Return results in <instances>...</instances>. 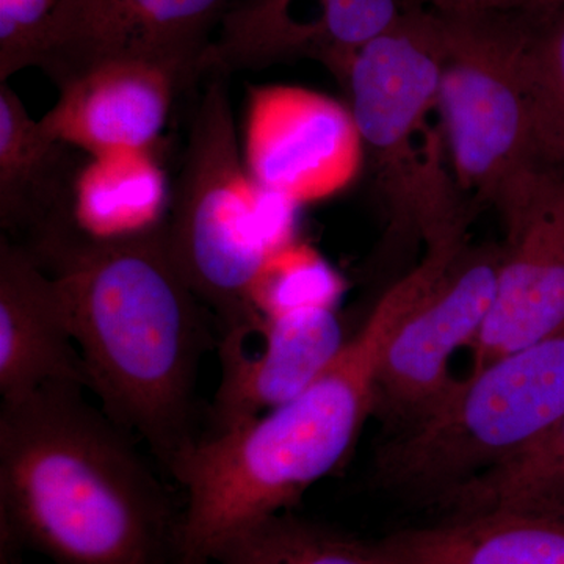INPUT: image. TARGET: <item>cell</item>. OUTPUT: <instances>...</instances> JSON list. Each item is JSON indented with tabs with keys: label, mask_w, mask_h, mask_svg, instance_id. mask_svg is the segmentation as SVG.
<instances>
[{
	"label": "cell",
	"mask_w": 564,
	"mask_h": 564,
	"mask_svg": "<svg viewBox=\"0 0 564 564\" xmlns=\"http://www.w3.org/2000/svg\"><path fill=\"white\" fill-rule=\"evenodd\" d=\"M25 248L57 284L88 391L170 470L202 436L196 381L218 326L177 265L165 221L117 237L76 225Z\"/></svg>",
	"instance_id": "obj_1"
},
{
	"label": "cell",
	"mask_w": 564,
	"mask_h": 564,
	"mask_svg": "<svg viewBox=\"0 0 564 564\" xmlns=\"http://www.w3.org/2000/svg\"><path fill=\"white\" fill-rule=\"evenodd\" d=\"M76 384L0 404L2 551L54 564H182V508Z\"/></svg>",
	"instance_id": "obj_2"
},
{
	"label": "cell",
	"mask_w": 564,
	"mask_h": 564,
	"mask_svg": "<svg viewBox=\"0 0 564 564\" xmlns=\"http://www.w3.org/2000/svg\"><path fill=\"white\" fill-rule=\"evenodd\" d=\"M447 245L386 292L356 336L292 400L239 429L202 434L169 473L185 491L182 564H214L223 547L259 522L285 513L334 473L373 414L378 364L404 314L454 259Z\"/></svg>",
	"instance_id": "obj_3"
},
{
	"label": "cell",
	"mask_w": 564,
	"mask_h": 564,
	"mask_svg": "<svg viewBox=\"0 0 564 564\" xmlns=\"http://www.w3.org/2000/svg\"><path fill=\"white\" fill-rule=\"evenodd\" d=\"M229 79L209 73L199 82L165 220L174 259L214 315L218 336L258 321L252 288L270 256L295 242L299 209L248 173Z\"/></svg>",
	"instance_id": "obj_4"
},
{
	"label": "cell",
	"mask_w": 564,
	"mask_h": 564,
	"mask_svg": "<svg viewBox=\"0 0 564 564\" xmlns=\"http://www.w3.org/2000/svg\"><path fill=\"white\" fill-rule=\"evenodd\" d=\"M564 414V328L456 380L378 452L384 485L443 499L513 462Z\"/></svg>",
	"instance_id": "obj_5"
},
{
	"label": "cell",
	"mask_w": 564,
	"mask_h": 564,
	"mask_svg": "<svg viewBox=\"0 0 564 564\" xmlns=\"http://www.w3.org/2000/svg\"><path fill=\"white\" fill-rule=\"evenodd\" d=\"M443 118L458 188L470 206L500 204L547 172L529 77L534 22L505 17H441Z\"/></svg>",
	"instance_id": "obj_6"
},
{
	"label": "cell",
	"mask_w": 564,
	"mask_h": 564,
	"mask_svg": "<svg viewBox=\"0 0 564 564\" xmlns=\"http://www.w3.org/2000/svg\"><path fill=\"white\" fill-rule=\"evenodd\" d=\"M443 32L433 11L410 7L391 28L364 44L344 85L364 148L372 152L377 184L395 232L421 234L444 177L440 143L426 135L415 150L426 113L437 104Z\"/></svg>",
	"instance_id": "obj_7"
},
{
	"label": "cell",
	"mask_w": 564,
	"mask_h": 564,
	"mask_svg": "<svg viewBox=\"0 0 564 564\" xmlns=\"http://www.w3.org/2000/svg\"><path fill=\"white\" fill-rule=\"evenodd\" d=\"M503 258L500 245H466L393 329L378 364L373 414L397 432L454 388L452 358L473 347L491 314Z\"/></svg>",
	"instance_id": "obj_8"
},
{
	"label": "cell",
	"mask_w": 564,
	"mask_h": 564,
	"mask_svg": "<svg viewBox=\"0 0 564 564\" xmlns=\"http://www.w3.org/2000/svg\"><path fill=\"white\" fill-rule=\"evenodd\" d=\"M232 0H58L35 68L58 90L111 62H144L202 82V61Z\"/></svg>",
	"instance_id": "obj_9"
},
{
	"label": "cell",
	"mask_w": 564,
	"mask_h": 564,
	"mask_svg": "<svg viewBox=\"0 0 564 564\" xmlns=\"http://www.w3.org/2000/svg\"><path fill=\"white\" fill-rule=\"evenodd\" d=\"M242 154L259 187L303 206L347 191L366 148L350 107L296 85H251Z\"/></svg>",
	"instance_id": "obj_10"
},
{
	"label": "cell",
	"mask_w": 564,
	"mask_h": 564,
	"mask_svg": "<svg viewBox=\"0 0 564 564\" xmlns=\"http://www.w3.org/2000/svg\"><path fill=\"white\" fill-rule=\"evenodd\" d=\"M497 210L507 245L496 302L469 348L470 372L564 328L563 174H536Z\"/></svg>",
	"instance_id": "obj_11"
},
{
	"label": "cell",
	"mask_w": 564,
	"mask_h": 564,
	"mask_svg": "<svg viewBox=\"0 0 564 564\" xmlns=\"http://www.w3.org/2000/svg\"><path fill=\"white\" fill-rule=\"evenodd\" d=\"M410 7V0H232L204 54L202 79L313 61L344 84L364 44Z\"/></svg>",
	"instance_id": "obj_12"
},
{
	"label": "cell",
	"mask_w": 564,
	"mask_h": 564,
	"mask_svg": "<svg viewBox=\"0 0 564 564\" xmlns=\"http://www.w3.org/2000/svg\"><path fill=\"white\" fill-rule=\"evenodd\" d=\"M347 343L343 323L328 306L261 315L251 325L220 334V383L203 434L231 432L289 402Z\"/></svg>",
	"instance_id": "obj_13"
},
{
	"label": "cell",
	"mask_w": 564,
	"mask_h": 564,
	"mask_svg": "<svg viewBox=\"0 0 564 564\" xmlns=\"http://www.w3.org/2000/svg\"><path fill=\"white\" fill-rule=\"evenodd\" d=\"M51 384L88 389L61 292L35 256L0 236V395L20 402Z\"/></svg>",
	"instance_id": "obj_14"
},
{
	"label": "cell",
	"mask_w": 564,
	"mask_h": 564,
	"mask_svg": "<svg viewBox=\"0 0 564 564\" xmlns=\"http://www.w3.org/2000/svg\"><path fill=\"white\" fill-rule=\"evenodd\" d=\"M184 90L180 74L165 66L106 63L61 88L40 122L51 137L90 158L148 152Z\"/></svg>",
	"instance_id": "obj_15"
},
{
	"label": "cell",
	"mask_w": 564,
	"mask_h": 564,
	"mask_svg": "<svg viewBox=\"0 0 564 564\" xmlns=\"http://www.w3.org/2000/svg\"><path fill=\"white\" fill-rule=\"evenodd\" d=\"M84 152L51 137L20 96L0 84V228L31 247L79 225L77 181Z\"/></svg>",
	"instance_id": "obj_16"
},
{
	"label": "cell",
	"mask_w": 564,
	"mask_h": 564,
	"mask_svg": "<svg viewBox=\"0 0 564 564\" xmlns=\"http://www.w3.org/2000/svg\"><path fill=\"white\" fill-rule=\"evenodd\" d=\"M383 544L402 564H564V511L456 513Z\"/></svg>",
	"instance_id": "obj_17"
},
{
	"label": "cell",
	"mask_w": 564,
	"mask_h": 564,
	"mask_svg": "<svg viewBox=\"0 0 564 564\" xmlns=\"http://www.w3.org/2000/svg\"><path fill=\"white\" fill-rule=\"evenodd\" d=\"M165 187L148 152L91 158L77 181V221L98 237L126 236L158 226Z\"/></svg>",
	"instance_id": "obj_18"
},
{
	"label": "cell",
	"mask_w": 564,
	"mask_h": 564,
	"mask_svg": "<svg viewBox=\"0 0 564 564\" xmlns=\"http://www.w3.org/2000/svg\"><path fill=\"white\" fill-rule=\"evenodd\" d=\"M214 564H402L381 543H367L281 513L232 538Z\"/></svg>",
	"instance_id": "obj_19"
},
{
	"label": "cell",
	"mask_w": 564,
	"mask_h": 564,
	"mask_svg": "<svg viewBox=\"0 0 564 564\" xmlns=\"http://www.w3.org/2000/svg\"><path fill=\"white\" fill-rule=\"evenodd\" d=\"M456 513L510 510L564 511V414L524 454L444 496Z\"/></svg>",
	"instance_id": "obj_20"
},
{
	"label": "cell",
	"mask_w": 564,
	"mask_h": 564,
	"mask_svg": "<svg viewBox=\"0 0 564 564\" xmlns=\"http://www.w3.org/2000/svg\"><path fill=\"white\" fill-rule=\"evenodd\" d=\"M344 282L310 245L292 242L270 256L254 288L252 306L259 315L303 307H334Z\"/></svg>",
	"instance_id": "obj_21"
},
{
	"label": "cell",
	"mask_w": 564,
	"mask_h": 564,
	"mask_svg": "<svg viewBox=\"0 0 564 564\" xmlns=\"http://www.w3.org/2000/svg\"><path fill=\"white\" fill-rule=\"evenodd\" d=\"M529 77L544 161L564 176V7L534 22Z\"/></svg>",
	"instance_id": "obj_22"
},
{
	"label": "cell",
	"mask_w": 564,
	"mask_h": 564,
	"mask_svg": "<svg viewBox=\"0 0 564 564\" xmlns=\"http://www.w3.org/2000/svg\"><path fill=\"white\" fill-rule=\"evenodd\" d=\"M58 0H0V84L35 66Z\"/></svg>",
	"instance_id": "obj_23"
},
{
	"label": "cell",
	"mask_w": 564,
	"mask_h": 564,
	"mask_svg": "<svg viewBox=\"0 0 564 564\" xmlns=\"http://www.w3.org/2000/svg\"><path fill=\"white\" fill-rule=\"evenodd\" d=\"M411 6L441 17H505L543 21L563 9L564 0H410Z\"/></svg>",
	"instance_id": "obj_24"
},
{
	"label": "cell",
	"mask_w": 564,
	"mask_h": 564,
	"mask_svg": "<svg viewBox=\"0 0 564 564\" xmlns=\"http://www.w3.org/2000/svg\"><path fill=\"white\" fill-rule=\"evenodd\" d=\"M3 564H20V563H3Z\"/></svg>",
	"instance_id": "obj_25"
}]
</instances>
